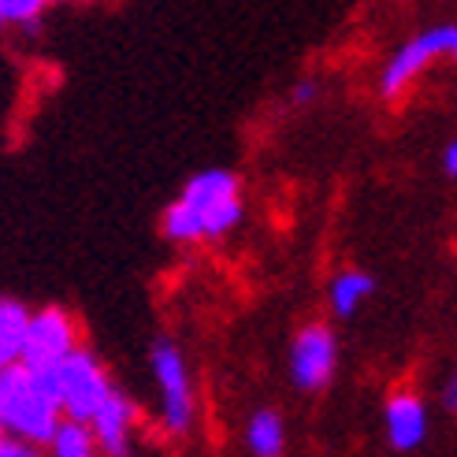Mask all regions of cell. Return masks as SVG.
<instances>
[{"label":"cell","instance_id":"6da1fadb","mask_svg":"<svg viewBox=\"0 0 457 457\" xmlns=\"http://www.w3.org/2000/svg\"><path fill=\"white\" fill-rule=\"evenodd\" d=\"M242 220V187L227 168L197 171L182 194L164 209V235L171 242H209L231 235Z\"/></svg>","mask_w":457,"mask_h":457},{"label":"cell","instance_id":"7a4b0ae2","mask_svg":"<svg viewBox=\"0 0 457 457\" xmlns=\"http://www.w3.org/2000/svg\"><path fill=\"white\" fill-rule=\"evenodd\" d=\"M60 420V402L49 376H34L22 364L0 372V436L41 450Z\"/></svg>","mask_w":457,"mask_h":457},{"label":"cell","instance_id":"3957f363","mask_svg":"<svg viewBox=\"0 0 457 457\" xmlns=\"http://www.w3.org/2000/svg\"><path fill=\"white\" fill-rule=\"evenodd\" d=\"M49 379H53V395L60 402V417L86 428L101 413V405L116 395V383H112L101 357L86 346H75L67 353L60 361V369L49 372Z\"/></svg>","mask_w":457,"mask_h":457},{"label":"cell","instance_id":"277c9868","mask_svg":"<svg viewBox=\"0 0 457 457\" xmlns=\"http://www.w3.org/2000/svg\"><path fill=\"white\" fill-rule=\"evenodd\" d=\"M149 364L160 386V424L168 436H187L194 424V386L187 357L171 338H156L149 350Z\"/></svg>","mask_w":457,"mask_h":457},{"label":"cell","instance_id":"5b68a950","mask_svg":"<svg viewBox=\"0 0 457 457\" xmlns=\"http://www.w3.org/2000/svg\"><path fill=\"white\" fill-rule=\"evenodd\" d=\"M457 49V27L453 22H443V27H431L424 34H413L402 49L391 56V63L383 67V79H379V94L386 101L402 97L409 86H413L431 63L443 60V56H453Z\"/></svg>","mask_w":457,"mask_h":457},{"label":"cell","instance_id":"8992f818","mask_svg":"<svg viewBox=\"0 0 457 457\" xmlns=\"http://www.w3.org/2000/svg\"><path fill=\"white\" fill-rule=\"evenodd\" d=\"M79 346V328H75V316L49 305L41 312H30V324H27V338H22V357L19 364L34 376H49L60 369V361Z\"/></svg>","mask_w":457,"mask_h":457},{"label":"cell","instance_id":"52a82bcc","mask_svg":"<svg viewBox=\"0 0 457 457\" xmlns=\"http://www.w3.org/2000/svg\"><path fill=\"white\" fill-rule=\"evenodd\" d=\"M338 369V338L328 324H305L290 342V379L298 391H324Z\"/></svg>","mask_w":457,"mask_h":457},{"label":"cell","instance_id":"ba28073f","mask_svg":"<svg viewBox=\"0 0 457 457\" xmlns=\"http://www.w3.org/2000/svg\"><path fill=\"white\" fill-rule=\"evenodd\" d=\"M386 446L398 453H413L428 439V402L417 391H395L383 405Z\"/></svg>","mask_w":457,"mask_h":457},{"label":"cell","instance_id":"9c48e42d","mask_svg":"<svg viewBox=\"0 0 457 457\" xmlns=\"http://www.w3.org/2000/svg\"><path fill=\"white\" fill-rule=\"evenodd\" d=\"M134 428H138V405H134L123 391L112 395L101 405V413L89 420V431H94V443H97L101 457H127Z\"/></svg>","mask_w":457,"mask_h":457},{"label":"cell","instance_id":"30bf717a","mask_svg":"<svg viewBox=\"0 0 457 457\" xmlns=\"http://www.w3.org/2000/svg\"><path fill=\"white\" fill-rule=\"evenodd\" d=\"M372 290H376V279L369 276V271H357V268L338 271V276L331 279V287H328V305H331L335 316L346 320L372 298Z\"/></svg>","mask_w":457,"mask_h":457},{"label":"cell","instance_id":"8fae6325","mask_svg":"<svg viewBox=\"0 0 457 457\" xmlns=\"http://www.w3.org/2000/svg\"><path fill=\"white\" fill-rule=\"evenodd\" d=\"M245 446L253 457H283L287 450V424L276 409H257L245 424Z\"/></svg>","mask_w":457,"mask_h":457},{"label":"cell","instance_id":"7c38bea8","mask_svg":"<svg viewBox=\"0 0 457 457\" xmlns=\"http://www.w3.org/2000/svg\"><path fill=\"white\" fill-rule=\"evenodd\" d=\"M30 309L15 298H0V372L19 364L22 357V338H27Z\"/></svg>","mask_w":457,"mask_h":457},{"label":"cell","instance_id":"4fadbf2b","mask_svg":"<svg viewBox=\"0 0 457 457\" xmlns=\"http://www.w3.org/2000/svg\"><path fill=\"white\" fill-rule=\"evenodd\" d=\"M45 446H49V457H101V450L94 443V431L86 424H75V420H60L53 439Z\"/></svg>","mask_w":457,"mask_h":457},{"label":"cell","instance_id":"5bb4252c","mask_svg":"<svg viewBox=\"0 0 457 457\" xmlns=\"http://www.w3.org/2000/svg\"><path fill=\"white\" fill-rule=\"evenodd\" d=\"M45 4L41 0H0V22L4 27H22L27 34H34L41 27Z\"/></svg>","mask_w":457,"mask_h":457},{"label":"cell","instance_id":"9a60e30c","mask_svg":"<svg viewBox=\"0 0 457 457\" xmlns=\"http://www.w3.org/2000/svg\"><path fill=\"white\" fill-rule=\"evenodd\" d=\"M0 457H41V450H37V446H27V443H19V439L0 436Z\"/></svg>","mask_w":457,"mask_h":457},{"label":"cell","instance_id":"2e32d148","mask_svg":"<svg viewBox=\"0 0 457 457\" xmlns=\"http://www.w3.org/2000/svg\"><path fill=\"white\" fill-rule=\"evenodd\" d=\"M316 97H320V82H316V79H302L298 86L290 89V101H294V104H312Z\"/></svg>","mask_w":457,"mask_h":457},{"label":"cell","instance_id":"e0dca14e","mask_svg":"<svg viewBox=\"0 0 457 457\" xmlns=\"http://www.w3.org/2000/svg\"><path fill=\"white\" fill-rule=\"evenodd\" d=\"M443 171H446L450 179L457 175V145H453V142H450V145L443 149Z\"/></svg>","mask_w":457,"mask_h":457},{"label":"cell","instance_id":"ac0fdd59","mask_svg":"<svg viewBox=\"0 0 457 457\" xmlns=\"http://www.w3.org/2000/svg\"><path fill=\"white\" fill-rule=\"evenodd\" d=\"M453 395H457V383H453V376H450V379H446V386H443V405L450 409V413H453V405H457V398H453Z\"/></svg>","mask_w":457,"mask_h":457},{"label":"cell","instance_id":"d6986e66","mask_svg":"<svg viewBox=\"0 0 457 457\" xmlns=\"http://www.w3.org/2000/svg\"><path fill=\"white\" fill-rule=\"evenodd\" d=\"M0 27H4V22H0Z\"/></svg>","mask_w":457,"mask_h":457}]
</instances>
